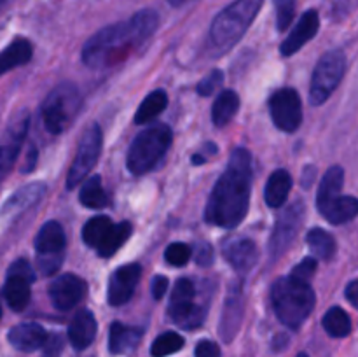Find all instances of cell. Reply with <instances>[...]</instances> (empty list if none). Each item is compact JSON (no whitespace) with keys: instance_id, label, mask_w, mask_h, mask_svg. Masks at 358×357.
<instances>
[{"instance_id":"f1b7e54d","label":"cell","mask_w":358,"mask_h":357,"mask_svg":"<svg viewBox=\"0 0 358 357\" xmlns=\"http://www.w3.org/2000/svg\"><path fill=\"white\" fill-rule=\"evenodd\" d=\"M168 105V94L163 90H156L152 93L147 94L143 102L140 104L138 111L135 114L136 125H145V122L152 121L154 118L161 114Z\"/></svg>"},{"instance_id":"7c38bea8","label":"cell","mask_w":358,"mask_h":357,"mask_svg":"<svg viewBox=\"0 0 358 357\" xmlns=\"http://www.w3.org/2000/svg\"><path fill=\"white\" fill-rule=\"evenodd\" d=\"M304 220V203L297 200L290 206L282 210L278 220L273 230L271 240H269V254L271 259H278L280 255L285 254L292 241L296 240L301 226Z\"/></svg>"},{"instance_id":"5b68a950","label":"cell","mask_w":358,"mask_h":357,"mask_svg":"<svg viewBox=\"0 0 358 357\" xmlns=\"http://www.w3.org/2000/svg\"><path fill=\"white\" fill-rule=\"evenodd\" d=\"M262 0H234L220 10L210 27V41L217 49H229L243 37L261 10Z\"/></svg>"},{"instance_id":"277c9868","label":"cell","mask_w":358,"mask_h":357,"mask_svg":"<svg viewBox=\"0 0 358 357\" xmlns=\"http://www.w3.org/2000/svg\"><path fill=\"white\" fill-rule=\"evenodd\" d=\"M173 140V132L168 125L157 122L135 136L128 150L126 167L129 174L143 175L152 170L168 153Z\"/></svg>"},{"instance_id":"c3c4849f","label":"cell","mask_w":358,"mask_h":357,"mask_svg":"<svg viewBox=\"0 0 358 357\" xmlns=\"http://www.w3.org/2000/svg\"><path fill=\"white\" fill-rule=\"evenodd\" d=\"M297 357H310V356H308L306 352H301V354H297Z\"/></svg>"},{"instance_id":"1f68e13d","label":"cell","mask_w":358,"mask_h":357,"mask_svg":"<svg viewBox=\"0 0 358 357\" xmlns=\"http://www.w3.org/2000/svg\"><path fill=\"white\" fill-rule=\"evenodd\" d=\"M131 231H133V226L128 223V220H122V223L114 224L112 230L107 233V237H105L103 241L100 244V247L96 248V252L101 255V258H110V255H114L115 252L122 247V244L128 240Z\"/></svg>"},{"instance_id":"5bb4252c","label":"cell","mask_w":358,"mask_h":357,"mask_svg":"<svg viewBox=\"0 0 358 357\" xmlns=\"http://www.w3.org/2000/svg\"><path fill=\"white\" fill-rule=\"evenodd\" d=\"M140 276H142V266L138 262L119 266L108 279L107 301L110 307H121L131 300L136 289Z\"/></svg>"},{"instance_id":"d4e9b609","label":"cell","mask_w":358,"mask_h":357,"mask_svg":"<svg viewBox=\"0 0 358 357\" xmlns=\"http://www.w3.org/2000/svg\"><path fill=\"white\" fill-rule=\"evenodd\" d=\"M320 214L331 224L350 223L358 216V198L345 195L338 196L334 202H331L324 210H320Z\"/></svg>"},{"instance_id":"ac0fdd59","label":"cell","mask_w":358,"mask_h":357,"mask_svg":"<svg viewBox=\"0 0 358 357\" xmlns=\"http://www.w3.org/2000/svg\"><path fill=\"white\" fill-rule=\"evenodd\" d=\"M241 317H243V293H241V286H234L227 294L226 304H224L222 321H220L219 332L222 336L224 342H231L240 329Z\"/></svg>"},{"instance_id":"4316f807","label":"cell","mask_w":358,"mask_h":357,"mask_svg":"<svg viewBox=\"0 0 358 357\" xmlns=\"http://www.w3.org/2000/svg\"><path fill=\"white\" fill-rule=\"evenodd\" d=\"M31 48L30 42L27 38H16L14 42H10L2 52V58H0V69H2V74L9 72V70L16 69V66L24 65L31 59Z\"/></svg>"},{"instance_id":"d6a6232c","label":"cell","mask_w":358,"mask_h":357,"mask_svg":"<svg viewBox=\"0 0 358 357\" xmlns=\"http://www.w3.org/2000/svg\"><path fill=\"white\" fill-rule=\"evenodd\" d=\"M112 226H114V223L110 220V217L107 216L91 217L83 227L84 244L90 245V247L93 248H98L101 241H103V238L107 237L108 231L112 230Z\"/></svg>"},{"instance_id":"4dcf8cb0","label":"cell","mask_w":358,"mask_h":357,"mask_svg":"<svg viewBox=\"0 0 358 357\" xmlns=\"http://www.w3.org/2000/svg\"><path fill=\"white\" fill-rule=\"evenodd\" d=\"M79 202L83 203L87 209L100 210L105 209L108 205V196L105 192L103 186H101V178L98 175L94 177H90L86 182H84L83 189L79 192Z\"/></svg>"},{"instance_id":"ffe728a7","label":"cell","mask_w":358,"mask_h":357,"mask_svg":"<svg viewBox=\"0 0 358 357\" xmlns=\"http://www.w3.org/2000/svg\"><path fill=\"white\" fill-rule=\"evenodd\" d=\"M226 259L238 273H247L257 262L259 248L255 241L248 240V238H241V240H236L227 245Z\"/></svg>"},{"instance_id":"60d3db41","label":"cell","mask_w":358,"mask_h":357,"mask_svg":"<svg viewBox=\"0 0 358 357\" xmlns=\"http://www.w3.org/2000/svg\"><path fill=\"white\" fill-rule=\"evenodd\" d=\"M196 357H220V346L215 342H210V340H201V342L196 345L194 350Z\"/></svg>"},{"instance_id":"83f0119b","label":"cell","mask_w":358,"mask_h":357,"mask_svg":"<svg viewBox=\"0 0 358 357\" xmlns=\"http://www.w3.org/2000/svg\"><path fill=\"white\" fill-rule=\"evenodd\" d=\"M44 191L45 186L42 184V182H34V184L23 186V188L17 189V191L7 200L6 205H3V214L16 212V210H23L35 205V203L42 198Z\"/></svg>"},{"instance_id":"6da1fadb","label":"cell","mask_w":358,"mask_h":357,"mask_svg":"<svg viewBox=\"0 0 358 357\" xmlns=\"http://www.w3.org/2000/svg\"><path fill=\"white\" fill-rule=\"evenodd\" d=\"M252 156L247 149L231 153L226 172L220 175L210 195L205 220L219 227H236L245 219L250 206Z\"/></svg>"},{"instance_id":"484cf974","label":"cell","mask_w":358,"mask_h":357,"mask_svg":"<svg viewBox=\"0 0 358 357\" xmlns=\"http://www.w3.org/2000/svg\"><path fill=\"white\" fill-rule=\"evenodd\" d=\"M240 108V97L233 90H222L215 98L212 107V119L217 128L229 125Z\"/></svg>"},{"instance_id":"4fadbf2b","label":"cell","mask_w":358,"mask_h":357,"mask_svg":"<svg viewBox=\"0 0 358 357\" xmlns=\"http://www.w3.org/2000/svg\"><path fill=\"white\" fill-rule=\"evenodd\" d=\"M28 128H30V112L27 108H20L7 122L2 135V153H0V167H2V175L6 177L7 172L10 170L13 163L20 154L21 146L24 142Z\"/></svg>"},{"instance_id":"836d02e7","label":"cell","mask_w":358,"mask_h":357,"mask_svg":"<svg viewBox=\"0 0 358 357\" xmlns=\"http://www.w3.org/2000/svg\"><path fill=\"white\" fill-rule=\"evenodd\" d=\"M306 241L311 247V251L318 255L320 259H329L334 258L336 254V240L332 238V234L329 231L322 230V227H313V230L308 231Z\"/></svg>"},{"instance_id":"b9f144b4","label":"cell","mask_w":358,"mask_h":357,"mask_svg":"<svg viewBox=\"0 0 358 357\" xmlns=\"http://www.w3.org/2000/svg\"><path fill=\"white\" fill-rule=\"evenodd\" d=\"M63 350V340L59 335L49 336L48 343L44 346V356L42 357H59Z\"/></svg>"},{"instance_id":"8d00e7d4","label":"cell","mask_w":358,"mask_h":357,"mask_svg":"<svg viewBox=\"0 0 358 357\" xmlns=\"http://www.w3.org/2000/svg\"><path fill=\"white\" fill-rule=\"evenodd\" d=\"M191 247L187 244H182V241H173L164 251V259L171 266H185L189 262V259H191Z\"/></svg>"},{"instance_id":"ba28073f","label":"cell","mask_w":358,"mask_h":357,"mask_svg":"<svg viewBox=\"0 0 358 357\" xmlns=\"http://www.w3.org/2000/svg\"><path fill=\"white\" fill-rule=\"evenodd\" d=\"M66 247L65 230L58 220H48L35 237L38 270L44 275H52L62 266L63 251Z\"/></svg>"},{"instance_id":"e0dca14e","label":"cell","mask_w":358,"mask_h":357,"mask_svg":"<svg viewBox=\"0 0 358 357\" xmlns=\"http://www.w3.org/2000/svg\"><path fill=\"white\" fill-rule=\"evenodd\" d=\"M318 28H320V18H318L317 10H308V13H304L301 16V20L297 21L296 28L290 31L289 37L280 46V52L283 56L296 55L306 42H310L317 35Z\"/></svg>"},{"instance_id":"7dc6e473","label":"cell","mask_w":358,"mask_h":357,"mask_svg":"<svg viewBox=\"0 0 358 357\" xmlns=\"http://www.w3.org/2000/svg\"><path fill=\"white\" fill-rule=\"evenodd\" d=\"M168 2H170L173 7H180L184 6V4H187L189 0H168Z\"/></svg>"},{"instance_id":"cb8c5ba5","label":"cell","mask_w":358,"mask_h":357,"mask_svg":"<svg viewBox=\"0 0 358 357\" xmlns=\"http://www.w3.org/2000/svg\"><path fill=\"white\" fill-rule=\"evenodd\" d=\"M290 188H292V177L287 170H276L269 175L268 184L264 188V200L271 209H280L285 205L289 198Z\"/></svg>"},{"instance_id":"ee69618b","label":"cell","mask_w":358,"mask_h":357,"mask_svg":"<svg viewBox=\"0 0 358 357\" xmlns=\"http://www.w3.org/2000/svg\"><path fill=\"white\" fill-rule=\"evenodd\" d=\"M168 290V279L163 275H156L152 280V296L156 300H161V298L166 294Z\"/></svg>"},{"instance_id":"f546056e","label":"cell","mask_w":358,"mask_h":357,"mask_svg":"<svg viewBox=\"0 0 358 357\" xmlns=\"http://www.w3.org/2000/svg\"><path fill=\"white\" fill-rule=\"evenodd\" d=\"M322 326L332 338H345L352 332V318L341 307L329 308L327 314L322 318Z\"/></svg>"},{"instance_id":"f35d334b","label":"cell","mask_w":358,"mask_h":357,"mask_svg":"<svg viewBox=\"0 0 358 357\" xmlns=\"http://www.w3.org/2000/svg\"><path fill=\"white\" fill-rule=\"evenodd\" d=\"M222 80H224L222 70L215 69V70H212L208 76H205L201 80H199V84L196 90H198V93L201 94V97H210V94L215 93L217 88L222 84Z\"/></svg>"},{"instance_id":"e575fe53","label":"cell","mask_w":358,"mask_h":357,"mask_svg":"<svg viewBox=\"0 0 358 357\" xmlns=\"http://www.w3.org/2000/svg\"><path fill=\"white\" fill-rule=\"evenodd\" d=\"M184 345H185V340L182 338V335H178V332L175 331H166L154 340L152 346H150V356L152 357L171 356V354L178 352Z\"/></svg>"},{"instance_id":"7a4b0ae2","label":"cell","mask_w":358,"mask_h":357,"mask_svg":"<svg viewBox=\"0 0 358 357\" xmlns=\"http://www.w3.org/2000/svg\"><path fill=\"white\" fill-rule=\"evenodd\" d=\"M159 24L156 10L143 9L129 20L108 24L93 35L83 48V62L91 69H105L122 62L129 52L142 48Z\"/></svg>"},{"instance_id":"7402d4cb","label":"cell","mask_w":358,"mask_h":357,"mask_svg":"<svg viewBox=\"0 0 358 357\" xmlns=\"http://www.w3.org/2000/svg\"><path fill=\"white\" fill-rule=\"evenodd\" d=\"M168 315L182 329H196L205 322L206 307L194 303V300L185 303H170Z\"/></svg>"},{"instance_id":"8992f818","label":"cell","mask_w":358,"mask_h":357,"mask_svg":"<svg viewBox=\"0 0 358 357\" xmlns=\"http://www.w3.org/2000/svg\"><path fill=\"white\" fill-rule=\"evenodd\" d=\"M83 107V97H80L79 88L70 80L58 84L51 93L45 97L44 104L41 107L42 121L45 130L51 135H59L65 132L73 119L79 114Z\"/></svg>"},{"instance_id":"ab89813d","label":"cell","mask_w":358,"mask_h":357,"mask_svg":"<svg viewBox=\"0 0 358 357\" xmlns=\"http://www.w3.org/2000/svg\"><path fill=\"white\" fill-rule=\"evenodd\" d=\"M317 259L315 258H306L303 259V261L299 262V265L296 266V268L292 270V273H290V276L296 280H301V282H306L310 284L311 279L315 276V273H317Z\"/></svg>"},{"instance_id":"bcb514c9","label":"cell","mask_w":358,"mask_h":357,"mask_svg":"<svg viewBox=\"0 0 358 357\" xmlns=\"http://www.w3.org/2000/svg\"><path fill=\"white\" fill-rule=\"evenodd\" d=\"M35 161H37V149H35V146H30V150H28L27 160H24L21 172H23V174H27V172L34 170V168H35Z\"/></svg>"},{"instance_id":"44dd1931","label":"cell","mask_w":358,"mask_h":357,"mask_svg":"<svg viewBox=\"0 0 358 357\" xmlns=\"http://www.w3.org/2000/svg\"><path fill=\"white\" fill-rule=\"evenodd\" d=\"M143 331L135 326H126L121 322H112L110 332H108V350L114 356L131 352L142 340Z\"/></svg>"},{"instance_id":"74e56055","label":"cell","mask_w":358,"mask_h":357,"mask_svg":"<svg viewBox=\"0 0 358 357\" xmlns=\"http://www.w3.org/2000/svg\"><path fill=\"white\" fill-rule=\"evenodd\" d=\"M196 296V287L192 280L189 279H178L175 282L173 290H171L170 303H185V301H192Z\"/></svg>"},{"instance_id":"f6af8a7d","label":"cell","mask_w":358,"mask_h":357,"mask_svg":"<svg viewBox=\"0 0 358 357\" xmlns=\"http://www.w3.org/2000/svg\"><path fill=\"white\" fill-rule=\"evenodd\" d=\"M346 300L350 301V303L353 304V307L358 310V279L353 280V282H350L348 286H346Z\"/></svg>"},{"instance_id":"d590c367","label":"cell","mask_w":358,"mask_h":357,"mask_svg":"<svg viewBox=\"0 0 358 357\" xmlns=\"http://www.w3.org/2000/svg\"><path fill=\"white\" fill-rule=\"evenodd\" d=\"M275 10L276 28L280 31H285L296 16V0H275Z\"/></svg>"},{"instance_id":"8fae6325","label":"cell","mask_w":358,"mask_h":357,"mask_svg":"<svg viewBox=\"0 0 358 357\" xmlns=\"http://www.w3.org/2000/svg\"><path fill=\"white\" fill-rule=\"evenodd\" d=\"M269 112L276 128L285 133H294L303 122V104L294 88H282L269 98Z\"/></svg>"},{"instance_id":"9c48e42d","label":"cell","mask_w":358,"mask_h":357,"mask_svg":"<svg viewBox=\"0 0 358 357\" xmlns=\"http://www.w3.org/2000/svg\"><path fill=\"white\" fill-rule=\"evenodd\" d=\"M101 146H103L101 128L96 122H93V125L87 126L83 139H80L79 147H77L76 158H73L72 167L69 170V177H66V188L73 189L87 177V174L93 170L98 158H100Z\"/></svg>"},{"instance_id":"2e32d148","label":"cell","mask_w":358,"mask_h":357,"mask_svg":"<svg viewBox=\"0 0 358 357\" xmlns=\"http://www.w3.org/2000/svg\"><path fill=\"white\" fill-rule=\"evenodd\" d=\"M7 340L20 352H35L38 349H44L49 335L37 322H23L9 329Z\"/></svg>"},{"instance_id":"7bdbcfd3","label":"cell","mask_w":358,"mask_h":357,"mask_svg":"<svg viewBox=\"0 0 358 357\" xmlns=\"http://www.w3.org/2000/svg\"><path fill=\"white\" fill-rule=\"evenodd\" d=\"M196 261H198V265L201 266H210L213 262V248L210 244H205V241H201V244L196 247Z\"/></svg>"},{"instance_id":"9a60e30c","label":"cell","mask_w":358,"mask_h":357,"mask_svg":"<svg viewBox=\"0 0 358 357\" xmlns=\"http://www.w3.org/2000/svg\"><path fill=\"white\" fill-rule=\"evenodd\" d=\"M48 294L55 308L66 312L83 300L86 294V282L73 273H63L49 284Z\"/></svg>"},{"instance_id":"603a6c76","label":"cell","mask_w":358,"mask_h":357,"mask_svg":"<svg viewBox=\"0 0 358 357\" xmlns=\"http://www.w3.org/2000/svg\"><path fill=\"white\" fill-rule=\"evenodd\" d=\"M343 184H345V170L339 164H334V167H331L325 172L317 195L318 212L324 210L331 202H334L338 196H341Z\"/></svg>"},{"instance_id":"30bf717a","label":"cell","mask_w":358,"mask_h":357,"mask_svg":"<svg viewBox=\"0 0 358 357\" xmlns=\"http://www.w3.org/2000/svg\"><path fill=\"white\" fill-rule=\"evenodd\" d=\"M35 275L27 259H16L9 266L3 282V300L10 310L21 312L28 304L31 296V282Z\"/></svg>"},{"instance_id":"3957f363","label":"cell","mask_w":358,"mask_h":357,"mask_svg":"<svg viewBox=\"0 0 358 357\" xmlns=\"http://www.w3.org/2000/svg\"><path fill=\"white\" fill-rule=\"evenodd\" d=\"M313 289L310 284L301 282L292 276H282L271 287V303L276 317L283 326L299 329L315 308Z\"/></svg>"},{"instance_id":"d6986e66","label":"cell","mask_w":358,"mask_h":357,"mask_svg":"<svg viewBox=\"0 0 358 357\" xmlns=\"http://www.w3.org/2000/svg\"><path fill=\"white\" fill-rule=\"evenodd\" d=\"M98 326L96 318H94L93 312L90 310H79L73 315L72 322L69 326V340L76 350H84L94 342L96 336Z\"/></svg>"},{"instance_id":"52a82bcc","label":"cell","mask_w":358,"mask_h":357,"mask_svg":"<svg viewBox=\"0 0 358 357\" xmlns=\"http://www.w3.org/2000/svg\"><path fill=\"white\" fill-rule=\"evenodd\" d=\"M346 72V56L345 52L336 49L329 51L318 59L313 70L310 86V102L311 105H322L329 100L339 83L343 80Z\"/></svg>"}]
</instances>
